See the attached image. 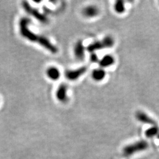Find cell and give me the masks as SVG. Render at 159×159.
Here are the masks:
<instances>
[{
	"label": "cell",
	"instance_id": "52a82bcc",
	"mask_svg": "<svg viewBox=\"0 0 159 159\" xmlns=\"http://www.w3.org/2000/svg\"><path fill=\"white\" fill-rule=\"evenodd\" d=\"M57 99L61 102H66L67 100V85L61 84L56 92Z\"/></svg>",
	"mask_w": 159,
	"mask_h": 159
},
{
	"label": "cell",
	"instance_id": "9a60e30c",
	"mask_svg": "<svg viewBox=\"0 0 159 159\" xmlns=\"http://www.w3.org/2000/svg\"><path fill=\"white\" fill-rule=\"evenodd\" d=\"M102 41V44L104 47V48H111L113 47L114 43H115L113 38L109 35L105 37Z\"/></svg>",
	"mask_w": 159,
	"mask_h": 159
},
{
	"label": "cell",
	"instance_id": "8992f818",
	"mask_svg": "<svg viewBox=\"0 0 159 159\" xmlns=\"http://www.w3.org/2000/svg\"><path fill=\"white\" fill-rule=\"evenodd\" d=\"M74 54L78 60H83L85 56V47L83 45V41H78L74 46Z\"/></svg>",
	"mask_w": 159,
	"mask_h": 159
},
{
	"label": "cell",
	"instance_id": "ba28073f",
	"mask_svg": "<svg viewBox=\"0 0 159 159\" xmlns=\"http://www.w3.org/2000/svg\"><path fill=\"white\" fill-rule=\"evenodd\" d=\"M83 14L85 17L89 18L96 17L99 14V10L96 6H87L84 8Z\"/></svg>",
	"mask_w": 159,
	"mask_h": 159
},
{
	"label": "cell",
	"instance_id": "5bb4252c",
	"mask_svg": "<svg viewBox=\"0 0 159 159\" xmlns=\"http://www.w3.org/2000/svg\"><path fill=\"white\" fill-rule=\"evenodd\" d=\"M159 133V127L157 125H153L148 128L145 131V135L148 138H153L157 136Z\"/></svg>",
	"mask_w": 159,
	"mask_h": 159
},
{
	"label": "cell",
	"instance_id": "6da1fadb",
	"mask_svg": "<svg viewBox=\"0 0 159 159\" xmlns=\"http://www.w3.org/2000/svg\"><path fill=\"white\" fill-rule=\"evenodd\" d=\"M30 20L26 17L21 18L19 23L20 31L21 35L25 39L29 40L31 42H34L43 46L47 50L50 51L53 54L57 53L58 49L54 45H53L51 41L45 37L41 36L37 34H34L29 28Z\"/></svg>",
	"mask_w": 159,
	"mask_h": 159
},
{
	"label": "cell",
	"instance_id": "7a4b0ae2",
	"mask_svg": "<svg viewBox=\"0 0 159 159\" xmlns=\"http://www.w3.org/2000/svg\"><path fill=\"white\" fill-rule=\"evenodd\" d=\"M148 148V144L145 140H140L126 146L123 150L125 157H130L134 154L146 150Z\"/></svg>",
	"mask_w": 159,
	"mask_h": 159
},
{
	"label": "cell",
	"instance_id": "9c48e42d",
	"mask_svg": "<svg viewBox=\"0 0 159 159\" xmlns=\"http://www.w3.org/2000/svg\"><path fill=\"white\" fill-rule=\"evenodd\" d=\"M115 63V59L112 56L107 54L102 57L101 60H100L99 65L102 68H106L109 67L113 65Z\"/></svg>",
	"mask_w": 159,
	"mask_h": 159
},
{
	"label": "cell",
	"instance_id": "4fadbf2b",
	"mask_svg": "<svg viewBox=\"0 0 159 159\" xmlns=\"http://www.w3.org/2000/svg\"><path fill=\"white\" fill-rule=\"evenodd\" d=\"M114 11L116 13L121 14L124 13L125 11V2L121 0H118L116 1L114 6Z\"/></svg>",
	"mask_w": 159,
	"mask_h": 159
},
{
	"label": "cell",
	"instance_id": "2e32d148",
	"mask_svg": "<svg viewBox=\"0 0 159 159\" xmlns=\"http://www.w3.org/2000/svg\"><path fill=\"white\" fill-rule=\"evenodd\" d=\"M90 60H91L92 63H99V61H100V60L98 59L97 55L95 52L91 53V56H90Z\"/></svg>",
	"mask_w": 159,
	"mask_h": 159
},
{
	"label": "cell",
	"instance_id": "8fae6325",
	"mask_svg": "<svg viewBox=\"0 0 159 159\" xmlns=\"http://www.w3.org/2000/svg\"><path fill=\"white\" fill-rule=\"evenodd\" d=\"M47 75L52 80H57L60 77V72L56 67H51L47 69Z\"/></svg>",
	"mask_w": 159,
	"mask_h": 159
},
{
	"label": "cell",
	"instance_id": "277c9868",
	"mask_svg": "<svg viewBox=\"0 0 159 159\" xmlns=\"http://www.w3.org/2000/svg\"><path fill=\"white\" fill-rule=\"evenodd\" d=\"M87 68L85 66H84L74 70H68L66 72L65 76L67 79L70 80H71V81L76 80L80 77L82 75L85 73V72L87 71Z\"/></svg>",
	"mask_w": 159,
	"mask_h": 159
},
{
	"label": "cell",
	"instance_id": "3957f363",
	"mask_svg": "<svg viewBox=\"0 0 159 159\" xmlns=\"http://www.w3.org/2000/svg\"><path fill=\"white\" fill-rule=\"evenodd\" d=\"M23 8L25 10V11L27 12L28 14L32 16L33 17L35 18L37 20H39L41 23H47L48 21V18L44 16V14H41L39 10L37 9L32 7L29 4V2L27 1H23Z\"/></svg>",
	"mask_w": 159,
	"mask_h": 159
},
{
	"label": "cell",
	"instance_id": "7c38bea8",
	"mask_svg": "<svg viewBox=\"0 0 159 159\" xmlns=\"http://www.w3.org/2000/svg\"><path fill=\"white\" fill-rule=\"evenodd\" d=\"M103 48H104V47L102 44V41H95L88 46L87 47V50L90 52L93 53L95 52V51L102 50Z\"/></svg>",
	"mask_w": 159,
	"mask_h": 159
},
{
	"label": "cell",
	"instance_id": "30bf717a",
	"mask_svg": "<svg viewBox=\"0 0 159 159\" xmlns=\"http://www.w3.org/2000/svg\"><path fill=\"white\" fill-rule=\"evenodd\" d=\"M106 75L105 70L102 68H96L92 71L91 77L96 81H101L104 79Z\"/></svg>",
	"mask_w": 159,
	"mask_h": 159
},
{
	"label": "cell",
	"instance_id": "5b68a950",
	"mask_svg": "<svg viewBox=\"0 0 159 159\" xmlns=\"http://www.w3.org/2000/svg\"><path fill=\"white\" fill-rule=\"evenodd\" d=\"M136 118L139 121L142 123L143 124L149 125L152 126L157 125V122L153 119H152L148 114L142 111H139L136 112Z\"/></svg>",
	"mask_w": 159,
	"mask_h": 159
},
{
	"label": "cell",
	"instance_id": "e0dca14e",
	"mask_svg": "<svg viewBox=\"0 0 159 159\" xmlns=\"http://www.w3.org/2000/svg\"><path fill=\"white\" fill-rule=\"evenodd\" d=\"M157 139H159V134H158V136H157Z\"/></svg>",
	"mask_w": 159,
	"mask_h": 159
}]
</instances>
